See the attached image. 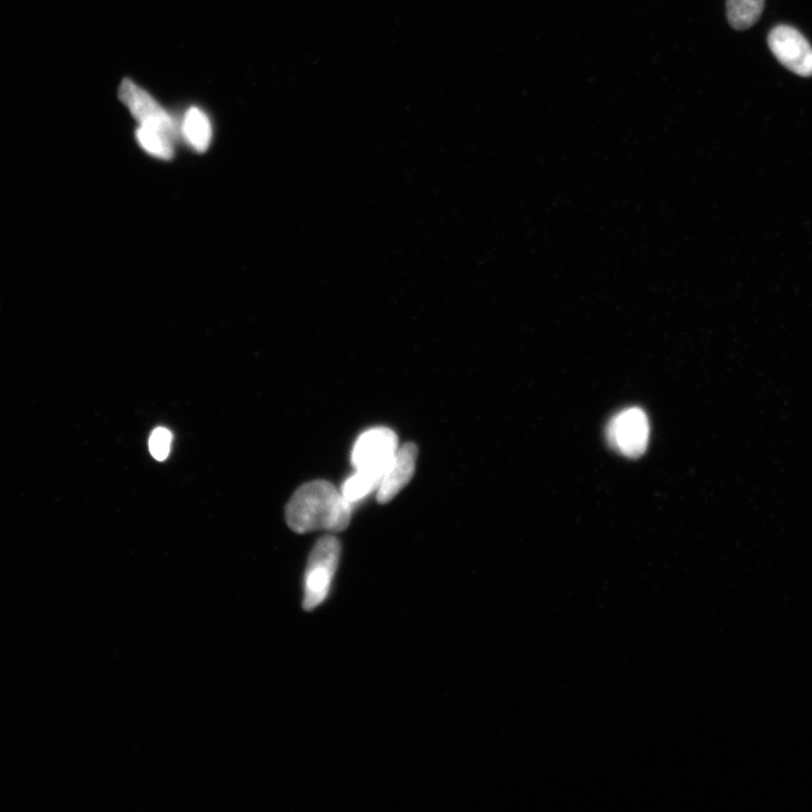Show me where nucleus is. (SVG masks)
Instances as JSON below:
<instances>
[{"label": "nucleus", "instance_id": "obj_1", "mask_svg": "<svg viewBox=\"0 0 812 812\" xmlns=\"http://www.w3.org/2000/svg\"><path fill=\"white\" fill-rule=\"evenodd\" d=\"M352 506L341 491L328 481L302 485L286 507V522L299 534L314 531L338 533L351 520Z\"/></svg>", "mask_w": 812, "mask_h": 812}, {"label": "nucleus", "instance_id": "obj_3", "mask_svg": "<svg viewBox=\"0 0 812 812\" xmlns=\"http://www.w3.org/2000/svg\"><path fill=\"white\" fill-rule=\"evenodd\" d=\"M606 438L615 452L628 458H639L649 445L650 422L640 408H628L608 422Z\"/></svg>", "mask_w": 812, "mask_h": 812}, {"label": "nucleus", "instance_id": "obj_5", "mask_svg": "<svg viewBox=\"0 0 812 812\" xmlns=\"http://www.w3.org/2000/svg\"><path fill=\"white\" fill-rule=\"evenodd\" d=\"M119 99L139 122V126L152 127L175 138L176 126L173 118L152 95L131 79H123L119 87Z\"/></svg>", "mask_w": 812, "mask_h": 812}, {"label": "nucleus", "instance_id": "obj_6", "mask_svg": "<svg viewBox=\"0 0 812 812\" xmlns=\"http://www.w3.org/2000/svg\"><path fill=\"white\" fill-rule=\"evenodd\" d=\"M773 55L792 73L802 77L812 76V48L808 40L789 25H779L769 35Z\"/></svg>", "mask_w": 812, "mask_h": 812}, {"label": "nucleus", "instance_id": "obj_11", "mask_svg": "<svg viewBox=\"0 0 812 812\" xmlns=\"http://www.w3.org/2000/svg\"><path fill=\"white\" fill-rule=\"evenodd\" d=\"M382 480L383 479L377 475L356 471L355 474L344 482L341 492L343 497L353 506L368 497L370 493L377 491Z\"/></svg>", "mask_w": 812, "mask_h": 812}, {"label": "nucleus", "instance_id": "obj_4", "mask_svg": "<svg viewBox=\"0 0 812 812\" xmlns=\"http://www.w3.org/2000/svg\"><path fill=\"white\" fill-rule=\"evenodd\" d=\"M399 449V438L385 427L369 429L361 434L352 449L351 462L356 471L384 478Z\"/></svg>", "mask_w": 812, "mask_h": 812}, {"label": "nucleus", "instance_id": "obj_9", "mask_svg": "<svg viewBox=\"0 0 812 812\" xmlns=\"http://www.w3.org/2000/svg\"><path fill=\"white\" fill-rule=\"evenodd\" d=\"M138 144L145 152L163 161L174 156V138L165 132L147 126H139L136 131Z\"/></svg>", "mask_w": 812, "mask_h": 812}, {"label": "nucleus", "instance_id": "obj_2", "mask_svg": "<svg viewBox=\"0 0 812 812\" xmlns=\"http://www.w3.org/2000/svg\"><path fill=\"white\" fill-rule=\"evenodd\" d=\"M341 555V544L337 537L326 535L320 538L308 559L305 584V611L320 606L328 597L332 580L337 571Z\"/></svg>", "mask_w": 812, "mask_h": 812}, {"label": "nucleus", "instance_id": "obj_12", "mask_svg": "<svg viewBox=\"0 0 812 812\" xmlns=\"http://www.w3.org/2000/svg\"><path fill=\"white\" fill-rule=\"evenodd\" d=\"M173 434L169 429L158 427L149 437V452L158 462L166 461L170 456Z\"/></svg>", "mask_w": 812, "mask_h": 812}, {"label": "nucleus", "instance_id": "obj_8", "mask_svg": "<svg viewBox=\"0 0 812 812\" xmlns=\"http://www.w3.org/2000/svg\"><path fill=\"white\" fill-rule=\"evenodd\" d=\"M181 134L194 152L206 153L213 139V127L207 114L199 108H190L183 118Z\"/></svg>", "mask_w": 812, "mask_h": 812}, {"label": "nucleus", "instance_id": "obj_10", "mask_svg": "<svg viewBox=\"0 0 812 812\" xmlns=\"http://www.w3.org/2000/svg\"><path fill=\"white\" fill-rule=\"evenodd\" d=\"M765 0H727V17L737 31L752 28L761 17Z\"/></svg>", "mask_w": 812, "mask_h": 812}, {"label": "nucleus", "instance_id": "obj_7", "mask_svg": "<svg viewBox=\"0 0 812 812\" xmlns=\"http://www.w3.org/2000/svg\"><path fill=\"white\" fill-rule=\"evenodd\" d=\"M418 447L413 443L397 449L390 467L377 490V501L385 505L392 501L412 480L416 472Z\"/></svg>", "mask_w": 812, "mask_h": 812}]
</instances>
